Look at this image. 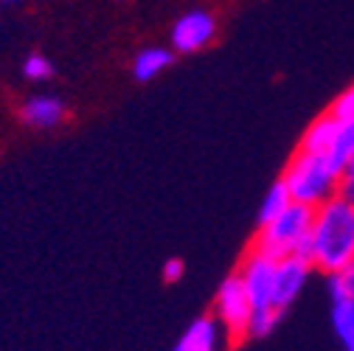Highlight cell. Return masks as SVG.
<instances>
[{
    "instance_id": "ba28073f",
    "label": "cell",
    "mask_w": 354,
    "mask_h": 351,
    "mask_svg": "<svg viewBox=\"0 0 354 351\" xmlns=\"http://www.w3.org/2000/svg\"><path fill=\"white\" fill-rule=\"evenodd\" d=\"M225 340H231L214 315H205V318H197L186 332L183 337L174 343L171 351H223Z\"/></svg>"
},
{
    "instance_id": "7a4b0ae2",
    "label": "cell",
    "mask_w": 354,
    "mask_h": 351,
    "mask_svg": "<svg viewBox=\"0 0 354 351\" xmlns=\"http://www.w3.org/2000/svg\"><path fill=\"white\" fill-rule=\"evenodd\" d=\"M284 186L290 189V197L295 202L304 205H324L326 200L337 197V180H340V171L329 163L326 155L318 152H304L295 149V155L290 158L284 174H281Z\"/></svg>"
},
{
    "instance_id": "4fadbf2b",
    "label": "cell",
    "mask_w": 354,
    "mask_h": 351,
    "mask_svg": "<svg viewBox=\"0 0 354 351\" xmlns=\"http://www.w3.org/2000/svg\"><path fill=\"white\" fill-rule=\"evenodd\" d=\"M332 329L346 348H354V298L332 301Z\"/></svg>"
},
{
    "instance_id": "8992f818",
    "label": "cell",
    "mask_w": 354,
    "mask_h": 351,
    "mask_svg": "<svg viewBox=\"0 0 354 351\" xmlns=\"http://www.w3.org/2000/svg\"><path fill=\"white\" fill-rule=\"evenodd\" d=\"M216 37V20L205 9H192L171 26V48L177 54H197Z\"/></svg>"
},
{
    "instance_id": "5bb4252c",
    "label": "cell",
    "mask_w": 354,
    "mask_h": 351,
    "mask_svg": "<svg viewBox=\"0 0 354 351\" xmlns=\"http://www.w3.org/2000/svg\"><path fill=\"white\" fill-rule=\"evenodd\" d=\"M290 202H292L290 189L284 186V180H276V183L268 189V194H264L261 205H259V225H264V222H270V219H276Z\"/></svg>"
},
{
    "instance_id": "9a60e30c",
    "label": "cell",
    "mask_w": 354,
    "mask_h": 351,
    "mask_svg": "<svg viewBox=\"0 0 354 351\" xmlns=\"http://www.w3.org/2000/svg\"><path fill=\"white\" fill-rule=\"evenodd\" d=\"M23 76L31 79V82H46L54 76V65L42 57V54H31L26 62H23Z\"/></svg>"
},
{
    "instance_id": "2e32d148",
    "label": "cell",
    "mask_w": 354,
    "mask_h": 351,
    "mask_svg": "<svg viewBox=\"0 0 354 351\" xmlns=\"http://www.w3.org/2000/svg\"><path fill=\"white\" fill-rule=\"evenodd\" d=\"M329 113L335 118H354V84L346 87V91L335 99V104L329 107Z\"/></svg>"
},
{
    "instance_id": "5b68a950",
    "label": "cell",
    "mask_w": 354,
    "mask_h": 351,
    "mask_svg": "<svg viewBox=\"0 0 354 351\" xmlns=\"http://www.w3.org/2000/svg\"><path fill=\"white\" fill-rule=\"evenodd\" d=\"M250 315H253V303H250V298L245 292V284H242L239 273H234L216 290L214 318L223 323V329H225V334L231 340H242V337H248Z\"/></svg>"
},
{
    "instance_id": "ffe728a7",
    "label": "cell",
    "mask_w": 354,
    "mask_h": 351,
    "mask_svg": "<svg viewBox=\"0 0 354 351\" xmlns=\"http://www.w3.org/2000/svg\"><path fill=\"white\" fill-rule=\"evenodd\" d=\"M346 351H354V348H346Z\"/></svg>"
},
{
    "instance_id": "30bf717a",
    "label": "cell",
    "mask_w": 354,
    "mask_h": 351,
    "mask_svg": "<svg viewBox=\"0 0 354 351\" xmlns=\"http://www.w3.org/2000/svg\"><path fill=\"white\" fill-rule=\"evenodd\" d=\"M326 158L337 171L354 158V118H337L329 149H326Z\"/></svg>"
},
{
    "instance_id": "3957f363",
    "label": "cell",
    "mask_w": 354,
    "mask_h": 351,
    "mask_svg": "<svg viewBox=\"0 0 354 351\" xmlns=\"http://www.w3.org/2000/svg\"><path fill=\"white\" fill-rule=\"evenodd\" d=\"M315 208L304 202H290L276 219L259 225V236L253 247L270 253L276 258L284 256H301L309 261V234H313Z\"/></svg>"
},
{
    "instance_id": "277c9868",
    "label": "cell",
    "mask_w": 354,
    "mask_h": 351,
    "mask_svg": "<svg viewBox=\"0 0 354 351\" xmlns=\"http://www.w3.org/2000/svg\"><path fill=\"white\" fill-rule=\"evenodd\" d=\"M276 265L279 258L264 253L259 247H250L239 265V278L245 284V292L253 303V312H279L273 306V281H276ZM281 315V312H279Z\"/></svg>"
},
{
    "instance_id": "52a82bcc",
    "label": "cell",
    "mask_w": 354,
    "mask_h": 351,
    "mask_svg": "<svg viewBox=\"0 0 354 351\" xmlns=\"http://www.w3.org/2000/svg\"><path fill=\"white\" fill-rule=\"evenodd\" d=\"M309 270H313V265H309L306 258H301V256H284V258H279V265H276V281H273V306H276L281 315L287 312V306H292V301L306 287Z\"/></svg>"
},
{
    "instance_id": "7c38bea8",
    "label": "cell",
    "mask_w": 354,
    "mask_h": 351,
    "mask_svg": "<svg viewBox=\"0 0 354 351\" xmlns=\"http://www.w3.org/2000/svg\"><path fill=\"white\" fill-rule=\"evenodd\" d=\"M335 124H337V118H335L332 113H324L321 118H315L313 124L306 126V133H304V138H301L298 149H304V152H318V155H326L329 141H332V133H335Z\"/></svg>"
},
{
    "instance_id": "e0dca14e",
    "label": "cell",
    "mask_w": 354,
    "mask_h": 351,
    "mask_svg": "<svg viewBox=\"0 0 354 351\" xmlns=\"http://www.w3.org/2000/svg\"><path fill=\"white\" fill-rule=\"evenodd\" d=\"M337 194L348 202H354V158L340 169V180H337Z\"/></svg>"
},
{
    "instance_id": "6da1fadb",
    "label": "cell",
    "mask_w": 354,
    "mask_h": 351,
    "mask_svg": "<svg viewBox=\"0 0 354 351\" xmlns=\"http://www.w3.org/2000/svg\"><path fill=\"white\" fill-rule=\"evenodd\" d=\"M309 265L326 276L354 267V202L340 194L315 208L309 234Z\"/></svg>"
},
{
    "instance_id": "d6986e66",
    "label": "cell",
    "mask_w": 354,
    "mask_h": 351,
    "mask_svg": "<svg viewBox=\"0 0 354 351\" xmlns=\"http://www.w3.org/2000/svg\"><path fill=\"white\" fill-rule=\"evenodd\" d=\"M0 3H20V0H0Z\"/></svg>"
},
{
    "instance_id": "8fae6325",
    "label": "cell",
    "mask_w": 354,
    "mask_h": 351,
    "mask_svg": "<svg viewBox=\"0 0 354 351\" xmlns=\"http://www.w3.org/2000/svg\"><path fill=\"white\" fill-rule=\"evenodd\" d=\"M174 62V54L169 48H144L136 62H132V76L138 82H152L158 79L169 65Z\"/></svg>"
},
{
    "instance_id": "ac0fdd59",
    "label": "cell",
    "mask_w": 354,
    "mask_h": 351,
    "mask_svg": "<svg viewBox=\"0 0 354 351\" xmlns=\"http://www.w3.org/2000/svg\"><path fill=\"white\" fill-rule=\"evenodd\" d=\"M180 276H183V261L180 258H169L163 265V278L166 281H180Z\"/></svg>"
},
{
    "instance_id": "9c48e42d",
    "label": "cell",
    "mask_w": 354,
    "mask_h": 351,
    "mask_svg": "<svg viewBox=\"0 0 354 351\" xmlns=\"http://www.w3.org/2000/svg\"><path fill=\"white\" fill-rule=\"evenodd\" d=\"M68 115V107L59 96H51V93H39V96H31L23 110H20V118L26 126H34V129H51V126H59Z\"/></svg>"
}]
</instances>
